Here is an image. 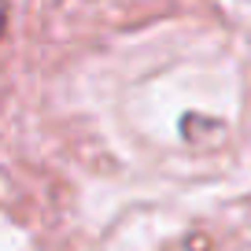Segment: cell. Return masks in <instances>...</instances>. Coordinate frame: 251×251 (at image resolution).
<instances>
[{"label": "cell", "mask_w": 251, "mask_h": 251, "mask_svg": "<svg viewBox=\"0 0 251 251\" xmlns=\"http://www.w3.org/2000/svg\"><path fill=\"white\" fill-rule=\"evenodd\" d=\"M4 15H8V11H4V8H0V30H4Z\"/></svg>", "instance_id": "obj_1"}]
</instances>
